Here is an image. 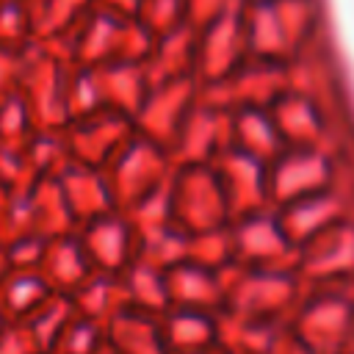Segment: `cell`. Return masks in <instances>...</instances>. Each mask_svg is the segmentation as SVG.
<instances>
[{
    "label": "cell",
    "mask_w": 354,
    "mask_h": 354,
    "mask_svg": "<svg viewBox=\"0 0 354 354\" xmlns=\"http://www.w3.org/2000/svg\"><path fill=\"white\" fill-rule=\"evenodd\" d=\"M47 299V279L36 268H11L0 279V315L8 324L25 321Z\"/></svg>",
    "instance_id": "obj_1"
},
{
    "label": "cell",
    "mask_w": 354,
    "mask_h": 354,
    "mask_svg": "<svg viewBox=\"0 0 354 354\" xmlns=\"http://www.w3.org/2000/svg\"><path fill=\"white\" fill-rule=\"evenodd\" d=\"M25 33H28V17L22 0H0V47L19 50Z\"/></svg>",
    "instance_id": "obj_2"
},
{
    "label": "cell",
    "mask_w": 354,
    "mask_h": 354,
    "mask_svg": "<svg viewBox=\"0 0 354 354\" xmlns=\"http://www.w3.org/2000/svg\"><path fill=\"white\" fill-rule=\"evenodd\" d=\"M25 58L19 50H3L0 47V102L19 91Z\"/></svg>",
    "instance_id": "obj_3"
},
{
    "label": "cell",
    "mask_w": 354,
    "mask_h": 354,
    "mask_svg": "<svg viewBox=\"0 0 354 354\" xmlns=\"http://www.w3.org/2000/svg\"><path fill=\"white\" fill-rule=\"evenodd\" d=\"M0 354H39V346L25 324H6L0 329Z\"/></svg>",
    "instance_id": "obj_4"
},
{
    "label": "cell",
    "mask_w": 354,
    "mask_h": 354,
    "mask_svg": "<svg viewBox=\"0 0 354 354\" xmlns=\"http://www.w3.org/2000/svg\"><path fill=\"white\" fill-rule=\"evenodd\" d=\"M8 271H11V260H8V254H6V249H3V243H0V279H3Z\"/></svg>",
    "instance_id": "obj_5"
},
{
    "label": "cell",
    "mask_w": 354,
    "mask_h": 354,
    "mask_svg": "<svg viewBox=\"0 0 354 354\" xmlns=\"http://www.w3.org/2000/svg\"><path fill=\"white\" fill-rule=\"evenodd\" d=\"M6 205H8V191L0 185V230H3V218H6Z\"/></svg>",
    "instance_id": "obj_6"
},
{
    "label": "cell",
    "mask_w": 354,
    "mask_h": 354,
    "mask_svg": "<svg viewBox=\"0 0 354 354\" xmlns=\"http://www.w3.org/2000/svg\"><path fill=\"white\" fill-rule=\"evenodd\" d=\"M6 324H8V321H6V318H3V315H0V329H3V326H6Z\"/></svg>",
    "instance_id": "obj_7"
}]
</instances>
